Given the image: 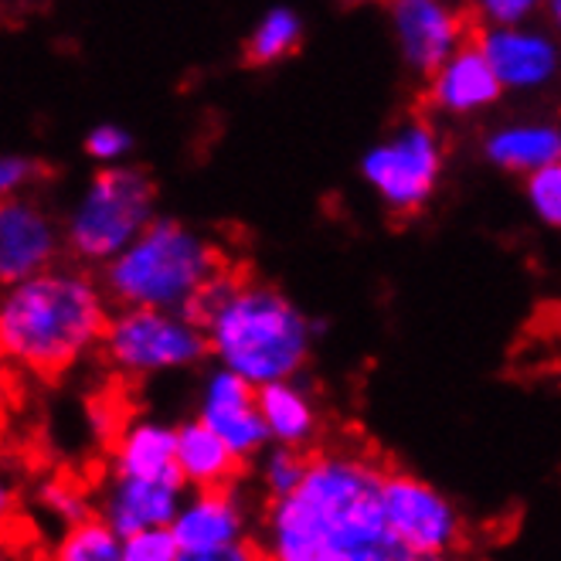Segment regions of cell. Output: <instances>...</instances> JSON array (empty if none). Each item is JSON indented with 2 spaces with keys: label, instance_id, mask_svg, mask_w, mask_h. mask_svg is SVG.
I'll return each mask as SVG.
<instances>
[{
  "label": "cell",
  "instance_id": "obj_1",
  "mask_svg": "<svg viewBox=\"0 0 561 561\" xmlns=\"http://www.w3.org/2000/svg\"><path fill=\"white\" fill-rule=\"evenodd\" d=\"M388 467L368 449H317L307 480L270 501L259 524L266 561H419L385 514Z\"/></svg>",
  "mask_w": 561,
  "mask_h": 561
},
{
  "label": "cell",
  "instance_id": "obj_2",
  "mask_svg": "<svg viewBox=\"0 0 561 561\" xmlns=\"http://www.w3.org/2000/svg\"><path fill=\"white\" fill-rule=\"evenodd\" d=\"M110 296L82 266H55L4 289L0 351L14 368L58 378L95 347L103 351L113 320Z\"/></svg>",
  "mask_w": 561,
  "mask_h": 561
},
{
  "label": "cell",
  "instance_id": "obj_3",
  "mask_svg": "<svg viewBox=\"0 0 561 561\" xmlns=\"http://www.w3.org/2000/svg\"><path fill=\"white\" fill-rule=\"evenodd\" d=\"M215 365L252 388L296 381L313 354V317L270 283L239 279L205 323Z\"/></svg>",
  "mask_w": 561,
  "mask_h": 561
},
{
  "label": "cell",
  "instance_id": "obj_4",
  "mask_svg": "<svg viewBox=\"0 0 561 561\" xmlns=\"http://www.w3.org/2000/svg\"><path fill=\"white\" fill-rule=\"evenodd\" d=\"M225 273L232 270L205 232L178 218H157L119 259L99 270V283L116 310L187 313Z\"/></svg>",
  "mask_w": 561,
  "mask_h": 561
},
{
  "label": "cell",
  "instance_id": "obj_5",
  "mask_svg": "<svg viewBox=\"0 0 561 561\" xmlns=\"http://www.w3.org/2000/svg\"><path fill=\"white\" fill-rule=\"evenodd\" d=\"M157 218V184L144 168H99L61 221L65 252L82 266L106 270Z\"/></svg>",
  "mask_w": 561,
  "mask_h": 561
},
{
  "label": "cell",
  "instance_id": "obj_6",
  "mask_svg": "<svg viewBox=\"0 0 561 561\" xmlns=\"http://www.w3.org/2000/svg\"><path fill=\"white\" fill-rule=\"evenodd\" d=\"M443 137L439 129L415 116L394 126L360 157V178L378 194V202L399 218L419 215L443 181Z\"/></svg>",
  "mask_w": 561,
  "mask_h": 561
},
{
  "label": "cell",
  "instance_id": "obj_7",
  "mask_svg": "<svg viewBox=\"0 0 561 561\" xmlns=\"http://www.w3.org/2000/svg\"><path fill=\"white\" fill-rule=\"evenodd\" d=\"M103 357L126 378H153L163 371L197 368L211 357L205 327L184 313L163 310H113Z\"/></svg>",
  "mask_w": 561,
  "mask_h": 561
},
{
  "label": "cell",
  "instance_id": "obj_8",
  "mask_svg": "<svg viewBox=\"0 0 561 561\" xmlns=\"http://www.w3.org/2000/svg\"><path fill=\"white\" fill-rule=\"evenodd\" d=\"M385 514L391 531L419 558H446L463 545V517L443 490L405 470L385 477Z\"/></svg>",
  "mask_w": 561,
  "mask_h": 561
},
{
  "label": "cell",
  "instance_id": "obj_9",
  "mask_svg": "<svg viewBox=\"0 0 561 561\" xmlns=\"http://www.w3.org/2000/svg\"><path fill=\"white\" fill-rule=\"evenodd\" d=\"M388 21L402 61L425 79H433L477 35L470 31V14L443 0H394L388 4Z\"/></svg>",
  "mask_w": 561,
  "mask_h": 561
},
{
  "label": "cell",
  "instance_id": "obj_10",
  "mask_svg": "<svg viewBox=\"0 0 561 561\" xmlns=\"http://www.w3.org/2000/svg\"><path fill=\"white\" fill-rule=\"evenodd\" d=\"M194 419L205 422L242 463H259L262 453L273 446L266 419L259 412V388L218 365L202 381Z\"/></svg>",
  "mask_w": 561,
  "mask_h": 561
},
{
  "label": "cell",
  "instance_id": "obj_11",
  "mask_svg": "<svg viewBox=\"0 0 561 561\" xmlns=\"http://www.w3.org/2000/svg\"><path fill=\"white\" fill-rule=\"evenodd\" d=\"M65 249L61 225L31 197H11L0 205V283L18 286L48 270Z\"/></svg>",
  "mask_w": 561,
  "mask_h": 561
},
{
  "label": "cell",
  "instance_id": "obj_12",
  "mask_svg": "<svg viewBox=\"0 0 561 561\" xmlns=\"http://www.w3.org/2000/svg\"><path fill=\"white\" fill-rule=\"evenodd\" d=\"M473 38L504 89H545L561 72V45L545 27H477Z\"/></svg>",
  "mask_w": 561,
  "mask_h": 561
},
{
  "label": "cell",
  "instance_id": "obj_13",
  "mask_svg": "<svg viewBox=\"0 0 561 561\" xmlns=\"http://www.w3.org/2000/svg\"><path fill=\"white\" fill-rule=\"evenodd\" d=\"M187 483H150V480H106L99 493L95 517L110 524L113 531L126 541L157 527H171L184 507Z\"/></svg>",
  "mask_w": 561,
  "mask_h": 561
},
{
  "label": "cell",
  "instance_id": "obj_14",
  "mask_svg": "<svg viewBox=\"0 0 561 561\" xmlns=\"http://www.w3.org/2000/svg\"><path fill=\"white\" fill-rule=\"evenodd\" d=\"M171 531L184 554L215 551L249 538V507L236 486L228 490H191Z\"/></svg>",
  "mask_w": 561,
  "mask_h": 561
},
{
  "label": "cell",
  "instance_id": "obj_15",
  "mask_svg": "<svg viewBox=\"0 0 561 561\" xmlns=\"http://www.w3.org/2000/svg\"><path fill=\"white\" fill-rule=\"evenodd\" d=\"M501 95H504V85L497 72L490 69V61L480 51L477 38H470L433 79H428L425 103L443 116H473V113L497 106Z\"/></svg>",
  "mask_w": 561,
  "mask_h": 561
},
{
  "label": "cell",
  "instance_id": "obj_16",
  "mask_svg": "<svg viewBox=\"0 0 561 561\" xmlns=\"http://www.w3.org/2000/svg\"><path fill=\"white\" fill-rule=\"evenodd\" d=\"M110 477L113 480H150V483H174L178 470V425L160 419H137L119 428L110 449Z\"/></svg>",
  "mask_w": 561,
  "mask_h": 561
},
{
  "label": "cell",
  "instance_id": "obj_17",
  "mask_svg": "<svg viewBox=\"0 0 561 561\" xmlns=\"http://www.w3.org/2000/svg\"><path fill=\"white\" fill-rule=\"evenodd\" d=\"M483 157L507 174L531 178L551 163H561V126L558 123H511L486 134Z\"/></svg>",
  "mask_w": 561,
  "mask_h": 561
},
{
  "label": "cell",
  "instance_id": "obj_18",
  "mask_svg": "<svg viewBox=\"0 0 561 561\" xmlns=\"http://www.w3.org/2000/svg\"><path fill=\"white\" fill-rule=\"evenodd\" d=\"M242 459L228 449L205 422L178 425V470L187 490H228L242 477Z\"/></svg>",
  "mask_w": 561,
  "mask_h": 561
},
{
  "label": "cell",
  "instance_id": "obj_19",
  "mask_svg": "<svg viewBox=\"0 0 561 561\" xmlns=\"http://www.w3.org/2000/svg\"><path fill=\"white\" fill-rule=\"evenodd\" d=\"M259 412L266 419L273 446L310 453L313 439L320 436V412L313 405L310 388L300 378L259 388Z\"/></svg>",
  "mask_w": 561,
  "mask_h": 561
},
{
  "label": "cell",
  "instance_id": "obj_20",
  "mask_svg": "<svg viewBox=\"0 0 561 561\" xmlns=\"http://www.w3.org/2000/svg\"><path fill=\"white\" fill-rule=\"evenodd\" d=\"M300 45H304V18L293 8H270L252 24L242 45V58L255 65V69H270V65L289 58Z\"/></svg>",
  "mask_w": 561,
  "mask_h": 561
},
{
  "label": "cell",
  "instance_id": "obj_21",
  "mask_svg": "<svg viewBox=\"0 0 561 561\" xmlns=\"http://www.w3.org/2000/svg\"><path fill=\"white\" fill-rule=\"evenodd\" d=\"M48 561H123V538L99 517L65 527Z\"/></svg>",
  "mask_w": 561,
  "mask_h": 561
},
{
  "label": "cell",
  "instance_id": "obj_22",
  "mask_svg": "<svg viewBox=\"0 0 561 561\" xmlns=\"http://www.w3.org/2000/svg\"><path fill=\"white\" fill-rule=\"evenodd\" d=\"M310 456L304 449H289V446H270L259 459V477L266 486L270 501H283L289 493L307 480L310 470Z\"/></svg>",
  "mask_w": 561,
  "mask_h": 561
},
{
  "label": "cell",
  "instance_id": "obj_23",
  "mask_svg": "<svg viewBox=\"0 0 561 561\" xmlns=\"http://www.w3.org/2000/svg\"><path fill=\"white\" fill-rule=\"evenodd\" d=\"M38 507L51 517H58L65 527H76L82 520H92V507H89V497L65 477H51L38 486Z\"/></svg>",
  "mask_w": 561,
  "mask_h": 561
},
{
  "label": "cell",
  "instance_id": "obj_24",
  "mask_svg": "<svg viewBox=\"0 0 561 561\" xmlns=\"http://www.w3.org/2000/svg\"><path fill=\"white\" fill-rule=\"evenodd\" d=\"M524 194L535 218L561 232V163H551V168L524 178Z\"/></svg>",
  "mask_w": 561,
  "mask_h": 561
},
{
  "label": "cell",
  "instance_id": "obj_25",
  "mask_svg": "<svg viewBox=\"0 0 561 561\" xmlns=\"http://www.w3.org/2000/svg\"><path fill=\"white\" fill-rule=\"evenodd\" d=\"M129 150H134V134L116 123H99L85 137V157L103 163V168H119Z\"/></svg>",
  "mask_w": 561,
  "mask_h": 561
},
{
  "label": "cell",
  "instance_id": "obj_26",
  "mask_svg": "<svg viewBox=\"0 0 561 561\" xmlns=\"http://www.w3.org/2000/svg\"><path fill=\"white\" fill-rule=\"evenodd\" d=\"M181 545L171 527H157L123 541V561H181Z\"/></svg>",
  "mask_w": 561,
  "mask_h": 561
},
{
  "label": "cell",
  "instance_id": "obj_27",
  "mask_svg": "<svg viewBox=\"0 0 561 561\" xmlns=\"http://www.w3.org/2000/svg\"><path fill=\"white\" fill-rule=\"evenodd\" d=\"M541 11L538 0H483L473 8L480 27H524Z\"/></svg>",
  "mask_w": 561,
  "mask_h": 561
},
{
  "label": "cell",
  "instance_id": "obj_28",
  "mask_svg": "<svg viewBox=\"0 0 561 561\" xmlns=\"http://www.w3.org/2000/svg\"><path fill=\"white\" fill-rule=\"evenodd\" d=\"M45 174V163L27 157V153H4L0 157V194H4V202L11 197H24V191L31 184H38Z\"/></svg>",
  "mask_w": 561,
  "mask_h": 561
},
{
  "label": "cell",
  "instance_id": "obj_29",
  "mask_svg": "<svg viewBox=\"0 0 561 561\" xmlns=\"http://www.w3.org/2000/svg\"><path fill=\"white\" fill-rule=\"evenodd\" d=\"M181 561H266L259 551L255 541H239L228 548H215V551H194V554H181Z\"/></svg>",
  "mask_w": 561,
  "mask_h": 561
},
{
  "label": "cell",
  "instance_id": "obj_30",
  "mask_svg": "<svg viewBox=\"0 0 561 561\" xmlns=\"http://www.w3.org/2000/svg\"><path fill=\"white\" fill-rule=\"evenodd\" d=\"M545 14H548L551 27L561 35V0H551V4H545Z\"/></svg>",
  "mask_w": 561,
  "mask_h": 561
}]
</instances>
